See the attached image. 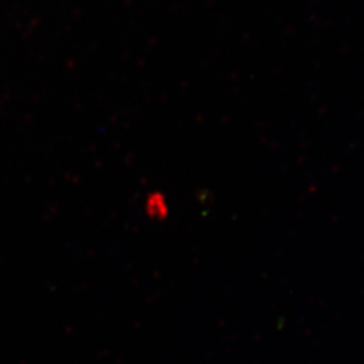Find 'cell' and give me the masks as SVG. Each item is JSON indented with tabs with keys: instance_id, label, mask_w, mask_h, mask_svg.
I'll return each instance as SVG.
<instances>
[{
	"instance_id": "obj_1",
	"label": "cell",
	"mask_w": 364,
	"mask_h": 364,
	"mask_svg": "<svg viewBox=\"0 0 364 364\" xmlns=\"http://www.w3.org/2000/svg\"><path fill=\"white\" fill-rule=\"evenodd\" d=\"M146 213L153 219H165L168 215V203L165 196L159 192H153L147 196L144 204Z\"/></svg>"
}]
</instances>
